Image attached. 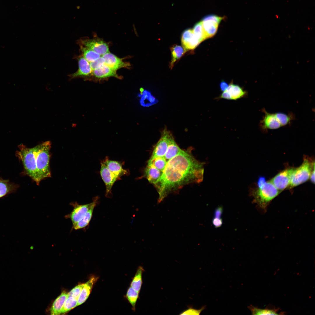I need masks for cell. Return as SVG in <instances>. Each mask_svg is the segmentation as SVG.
Here are the masks:
<instances>
[{
	"mask_svg": "<svg viewBox=\"0 0 315 315\" xmlns=\"http://www.w3.org/2000/svg\"><path fill=\"white\" fill-rule=\"evenodd\" d=\"M79 44L87 47L100 55L109 52L108 45L103 40L98 39H82L78 42Z\"/></svg>",
	"mask_w": 315,
	"mask_h": 315,
	"instance_id": "obj_7",
	"label": "cell"
},
{
	"mask_svg": "<svg viewBox=\"0 0 315 315\" xmlns=\"http://www.w3.org/2000/svg\"><path fill=\"white\" fill-rule=\"evenodd\" d=\"M223 223L221 218H214L212 220V223L215 228H218L220 227Z\"/></svg>",
	"mask_w": 315,
	"mask_h": 315,
	"instance_id": "obj_38",
	"label": "cell"
},
{
	"mask_svg": "<svg viewBox=\"0 0 315 315\" xmlns=\"http://www.w3.org/2000/svg\"><path fill=\"white\" fill-rule=\"evenodd\" d=\"M78 299L72 296H68L65 302L61 314L67 312L77 306Z\"/></svg>",
	"mask_w": 315,
	"mask_h": 315,
	"instance_id": "obj_30",
	"label": "cell"
},
{
	"mask_svg": "<svg viewBox=\"0 0 315 315\" xmlns=\"http://www.w3.org/2000/svg\"><path fill=\"white\" fill-rule=\"evenodd\" d=\"M144 173L145 177L149 182L154 184L161 177L163 172L160 171L152 164L147 163Z\"/></svg>",
	"mask_w": 315,
	"mask_h": 315,
	"instance_id": "obj_20",
	"label": "cell"
},
{
	"mask_svg": "<svg viewBox=\"0 0 315 315\" xmlns=\"http://www.w3.org/2000/svg\"><path fill=\"white\" fill-rule=\"evenodd\" d=\"M204 172L203 163L194 157L191 150H181L167 162L162 176L154 184L159 194L158 201L187 184L201 182Z\"/></svg>",
	"mask_w": 315,
	"mask_h": 315,
	"instance_id": "obj_1",
	"label": "cell"
},
{
	"mask_svg": "<svg viewBox=\"0 0 315 315\" xmlns=\"http://www.w3.org/2000/svg\"><path fill=\"white\" fill-rule=\"evenodd\" d=\"M97 279V277L93 276L85 283V285L78 299L77 306L83 303L88 298L93 285L96 282Z\"/></svg>",
	"mask_w": 315,
	"mask_h": 315,
	"instance_id": "obj_19",
	"label": "cell"
},
{
	"mask_svg": "<svg viewBox=\"0 0 315 315\" xmlns=\"http://www.w3.org/2000/svg\"><path fill=\"white\" fill-rule=\"evenodd\" d=\"M274 114L281 126L290 124L294 117L293 114L292 113L287 114L282 113H277Z\"/></svg>",
	"mask_w": 315,
	"mask_h": 315,
	"instance_id": "obj_31",
	"label": "cell"
},
{
	"mask_svg": "<svg viewBox=\"0 0 315 315\" xmlns=\"http://www.w3.org/2000/svg\"><path fill=\"white\" fill-rule=\"evenodd\" d=\"M16 155L22 162L26 174L38 185L36 162L35 147L29 148L23 144L19 146Z\"/></svg>",
	"mask_w": 315,
	"mask_h": 315,
	"instance_id": "obj_3",
	"label": "cell"
},
{
	"mask_svg": "<svg viewBox=\"0 0 315 315\" xmlns=\"http://www.w3.org/2000/svg\"><path fill=\"white\" fill-rule=\"evenodd\" d=\"M172 58L169 67L172 69L175 62L180 58L187 51L183 46L174 44L170 48Z\"/></svg>",
	"mask_w": 315,
	"mask_h": 315,
	"instance_id": "obj_24",
	"label": "cell"
},
{
	"mask_svg": "<svg viewBox=\"0 0 315 315\" xmlns=\"http://www.w3.org/2000/svg\"><path fill=\"white\" fill-rule=\"evenodd\" d=\"M270 181L266 182L255 192V200L262 208L265 209L269 202L281 192Z\"/></svg>",
	"mask_w": 315,
	"mask_h": 315,
	"instance_id": "obj_4",
	"label": "cell"
},
{
	"mask_svg": "<svg viewBox=\"0 0 315 315\" xmlns=\"http://www.w3.org/2000/svg\"><path fill=\"white\" fill-rule=\"evenodd\" d=\"M85 283L79 284L73 288L69 293L68 296H72L78 299Z\"/></svg>",
	"mask_w": 315,
	"mask_h": 315,
	"instance_id": "obj_34",
	"label": "cell"
},
{
	"mask_svg": "<svg viewBox=\"0 0 315 315\" xmlns=\"http://www.w3.org/2000/svg\"><path fill=\"white\" fill-rule=\"evenodd\" d=\"M265 115L260 122V126L264 131L268 129L275 130L280 128L281 126L274 113L267 112L265 109L263 110Z\"/></svg>",
	"mask_w": 315,
	"mask_h": 315,
	"instance_id": "obj_15",
	"label": "cell"
},
{
	"mask_svg": "<svg viewBox=\"0 0 315 315\" xmlns=\"http://www.w3.org/2000/svg\"><path fill=\"white\" fill-rule=\"evenodd\" d=\"M144 271L142 267H139L130 284L131 286L139 293L142 285V274Z\"/></svg>",
	"mask_w": 315,
	"mask_h": 315,
	"instance_id": "obj_26",
	"label": "cell"
},
{
	"mask_svg": "<svg viewBox=\"0 0 315 315\" xmlns=\"http://www.w3.org/2000/svg\"><path fill=\"white\" fill-rule=\"evenodd\" d=\"M223 18L213 15H208L202 20L203 30L206 39L213 36L216 33L218 25Z\"/></svg>",
	"mask_w": 315,
	"mask_h": 315,
	"instance_id": "obj_6",
	"label": "cell"
},
{
	"mask_svg": "<svg viewBox=\"0 0 315 315\" xmlns=\"http://www.w3.org/2000/svg\"><path fill=\"white\" fill-rule=\"evenodd\" d=\"M314 165V162L312 163L308 160L304 159L301 165L294 169L291 175L289 187L291 188L307 181Z\"/></svg>",
	"mask_w": 315,
	"mask_h": 315,
	"instance_id": "obj_5",
	"label": "cell"
},
{
	"mask_svg": "<svg viewBox=\"0 0 315 315\" xmlns=\"http://www.w3.org/2000/svg\"><path fill=\"white\" fill-rule=\"evenodd\" d=\"M100 174L106 187V196L111 192L112 187L115 182L120 178L111 171L102 161L101 162Z\"/></svg>",
	"mask_w": 315,
	"mask_h": 315,
	"instance_id": "obj_10",
	"label": "cell"
},
{
	"mask_svg": "<svg viewBox=\"0 0 315 315\" xmlns=\"http://www.w3.org/2000/svg\"><path fill=\"white\" fill-rule=\"evenodd\" d=\"M102 56L105 60V64L116 71L120 68H129L130 66V63L123 61L122 59L110 52Z\"/></svg>",
	"mask_w": 315,
	"mask_h": 315,
	"instance_id": "obj_14",
	"label": "cell"
},
{
	"mask_svg": "<svg viewBox=\"0 0 315 315\" xmlns=\"http://www.w3.org/2000/svg\"><path fill=\"white\" fill-rule=\"evenodd\" d=\"M228 94L230 100H236L245 97L246 92L239 85L231 83L225 90Z\"/></svg>",
	"mask_w": 315,
	"mask_h": 315,
	"instance_id": "obj_21",
	"label": "cell"
},
{
	"mask_svg": "<svg viewBox=\"0 0 315 315\" xmlns=\"http://www.w3.org/2000/svg\"><path fill=\"white\" fill-rule=\"evenodd\" d=\"M167 162L164 157H156L150 158L147 163L152 164L160 171L163 172Z\"/></svg>",
	"mask_w": 315,
	"mask_h": 315,
	"instance_id": "obj_29",
	"label": "cell"
},
{
	"mask_svg": "<svg viewBox=\"0 0 315 315\" xmlns=\"http://www.w3.org/2000/svg\"><path fill=\"white\" fill-rule=\"evenodd\" d=\"M294 168L286 169L281 172L270 181L278 190L282 191L289 186L291 174Z\"/></svg>",
	"mask_w": 315,
	"mask_h": 315,
	"instance_id": "obj_9",
	"label": "cell"
},
{
	"mask_svg": "<svg viewBox=\"0 0 315 315\" xmlns=\"http://www.w3.org/2000/svg\"><path fill=\"white\" fill-rule=\"evenodd\" d=\"M16 185L6 180L0 179V198L15 191Z\"/></svg>",
	"mask_w": 315,
	"mask_h": 315,
	"instance_id": "obj_25",
	"label": "cell"
},
{
	"mask_svg": "<svg viewBox=\"0 0 315 315\" xmlns=\"http://www.w3.org/2000/svg\"><path fill=\"white\" fill-rule=\"evenodd\" d=\"M181 150L175 142L172 134L169 138L167 149L164 158L167 162L177 155Z\"/></svg>",
	"mask_w": 315,
	"mask_h": 315,
	"instance_id": "obj_23",
	"label": "cell"
},
{
	"mask_svg": "<svg viewBox=\"0 0 315 315\" xmlns=\"http://www.w3.org/2000/svg\"><path fill=\"white\" fill-rule=\"evenodd\" d=\"M92 204V202L85 204H79L77 203L73 204V209L67 217L70 219L72 225L79 221L84 217Z\"/></svg>",
	"mask_w": 315,
	"mask_h": 315,
	"instance_id": "obj_11",
	"label": "cell"
},
{
	"mask_svg": "<svg viewBox=\"0 0 315 315\" xmlns=\"http://www.w3.org/2000/svg\"><path fill=\"white\" fill-rule=\"evenodd\" d=\"M92 74L95 77L99 78L111 77L117 78L120 77L117 74L116 71L113 69L105 64L92 71Z\"/></svg>",
	"mask_w": 315,
	"mask_h": 315,
	"instance_id": "obj_18",
	"label": "cell"
},
{
	"mask_svg": "<svg viewBox=\"0 0 315 315\" xmlns=\"http://www.w3.org/2000/svg\"><path fill=\"white\" fill-rule=\"evenodd\" d=\"M98 200V197L94 198L90 208L81 220L72 225L73 229L78 230L83 228L88 225L91 220L94 209L97 204Z\"/></svg>",
	"mask_w": 315,
	"mask_h": 315,
	"instance_id": "obj_16",
	"label": "cell"
},
{
	"mask_svg": "<svg viewBox=\"0 0 315 315\" xmlns=\"http://www.w3.org/2000/svg\"><path fill=\"white\" fill-rule=\"evenodd\" d=\"M82 56L89 62L98 58L101 55L87 47L79 45Z\"/></svg>",
	"mask_w": 315,
	"mask_h": 315,
	"instance_id": "obj_27",
	"label": "cell"
},
{
	"mask_svg": "<svg viewBox=\"0 0 315 315\" xmlns=\"http://www.w3.org/2000/svg\"><path fill=\"white\" fill-rule=\"evenodd\" d=\"M206 308V306H204L199 309H195L192 307H189L188 309L181 312L180 315H200L201 312Z\"/></svg>",
	"mask_w": 315,
	"mask_h": 315,
	"instance_id": "obj_35",
	"label": "cell"
},
{
	"mask_svg": "<svg viewBox=\"0 0 315 315\" xmlns=\"http://www.w3.org/2000/svg\"><path fill=\"white\" fill-rule=\"evenodd\" d=\"M253 315H277L278 311L276 309H260L254 307L252 305L248 307Z\"/></svg>",
	"mask_w": 315,
	"mask_h": 315,
	"instance_id": "obj_28",
	"label": "cell"
},
{
	"mask_svg": "<svg viewBox=\"0 0 315 315\" xmlns=\"http://www.w3.org/2000/svg\"><path fill=\"white\" fill-rule=\"evenodd\" d=\"M181 41L183 46L187 50L195 49L201 43L194 36L192 29H190L183 31Z\"/></svg>",
	"mask_w": 315,
	"mask_h": 315,
	"instance_id": "obj_13",
	"label": "cell"
},
{
	"mask_svg": "<svg viewBox=\"0 0 315 315\" xmlns=\"http://www.w3.org/2000/svg\"><path fill=\"white\" fill-rule=\"evenodd\" d=\"M77 59L78 62V69L76 72L69 75L71 79L88 76L92 72L90 63L82 55L78 56Z\"/></svg>",
	"mask_w": 315,
	"mask_h": 315,
	"instance_id": "obj_12",
	"label": "cell"
},
{
	"mask_svg": "<svg viewBox=\"0 0 315 315\" xmlns=\"http://www.w3.org/2000/svg\"><path fill=\"white\" fill-rule=\"evenodd\" d=\"M35 147L37 176L40 183L44 179L51 177L49 165L51 143L50 141H47Z\"/></svg>",
	"mask_w": 315,
	"mask_h": 315,
	"instance_id": "obj_2",
	"label": "cell"
},
{
	"mask_svg": "<svg viewBox=\"0 0 315 315\" xmlns=\"http://www.w3.org/2000/svg\"><path fill=\"white\" fill-rule=\"evenodd\" d=\"M192 30L194 36L200 42L206 39L202 21L196 23L194 26Z\"/></svg>",
	"mask_w": 315,
	"mask_h": 315,
	"instance_id": "obj_33",
	"label": "cell"
},
{
	"mask_svg": "<svg viewBox=\"0 0 315 315\" xmlns=\"http://www.w3.org/2000/svg\"><path fill=\"white\" fill-rule=\"evenodd\" d=\"M68 297V293L63 292L55 300L50 308L52 315H59L66 300Z\"/></svg>",
	"mask_w": 315,
	"mask_h": 315,
	"instance_id": "obj_22",
	"label": "cell"
},
{
	"mask_svg": "<svg viewBox=\"0 0 315 315\" xmlns=\"http://www.w3.org/2000/svg\"><path fill=\"white\" fill-rule=\"evenodd\" d=\"M220 90L223 92L226 90L229 85L225 81H222L220 84Z\"/></svg>",
	"mask_w": 315,
	"mask_h": 315,
	"instance_id": "obj_40",
	"label": "cell"
},
{
	"mask_svg": "<svg viewBox=\"0 0 315 315\" xmlns=\"http://www.w3.org/2000/svg\"><path fill=\"white\" fill-rule=\"evenodd\" d=\"M92 71L105 64V61L102 56L93 61L89 62Z\"/></svg>",
	"mask_w": 315,
	"mask_h": 315,
	"instance_id": "obj_36",
	"label": "cell"
},
{
	"mask_svg": "<svg viewBox=\"0 0 315 315\" xmlns=\"http://www.w3.org/2000/svg\"><path fill=\"white\" fill-rule=\"evenodd\" d=\"M223 212V208L221 206L217 207L215 210L214 218H221Z\"/></svg>",
	"mask_w": 315,
	"mask_h": 315,
	"instance_id": "obj_37",
	"label": "cell"
},
{
	"mask_svg": "<svg viewBox=\"0 0 315 315\" xmlns=\"http://www.w3.org/2000/svg\"><path fill=\"white\" fill-rule=\"evenodd\" d=\"M311 172L310 176V178L311 182L314 183H315V167H314Z\"/></svg>",
	"mask_w": 315,
	"mask_h": 315,
	"instance_id": "obj_41",
	"label": "cell"
},
{
	"mask_svg": "<svg viewBox=\"0 0 315 315\" xmlns=\"http://www.w3.org/2000/svg\"><path fill=\"white\" fill-rule=\"evenodd\" d=\"M172 134L166 128L161 133V136L154 148L150 158L164 157L168 147L169 140Z\"/></svg>",
	"mask_w": 315,
	"mask_h": 315,
	"instance_id": "obj_8",
	"label": "cell"
},
{
	"mask_svg": "<svg viewBox=\"0 0 315 315\" xmlns=\"http://www.w3.org/2000/svg\"><path fill=\"white\" fill-rule=\"evenodd\" d=\"M102 162L108 168L120 178L123 176L127 175L128 172L124 169L121 163L119 162L110 160L106 157Z\"/></svg>",
	"mask_w": 315,
	"mask_h": 315,
	"instance_id": "obj_17",
	"label": "cell"
},
{
	"mask_svg": "<svg viewBox=\"0 0 315 315\" xmlns=\"http://www.w3.org/2000/svg\"><path fill=\"white\" fill-rule=\"evenodd\" d=\"M139 293L131 286L128 289L126 293V298L132 306L133 309H135L136 302L139 297Z\"/></svg>",
	"mask_w": 315,
	"mask_h": 315,
	"instance_id": "obj_32",
	"label": "cell"
},
{
	"mask_svg": "<svg viewBox=\"0 0 315 315\" xmlns=\"http://www.w3.org/2000/svg\"><path fill=\"white\" fill-rule=\"evenodd\" d=\"M266 182V179L265 177L262 176L259 177L257 182L258 188L261 187L265 184Z\"/></svg>",
	"mask_w": 315,
	"mask_h": 315,
	"instance_id": "obj_39",
	"label": "cell"
}]
</instances>
